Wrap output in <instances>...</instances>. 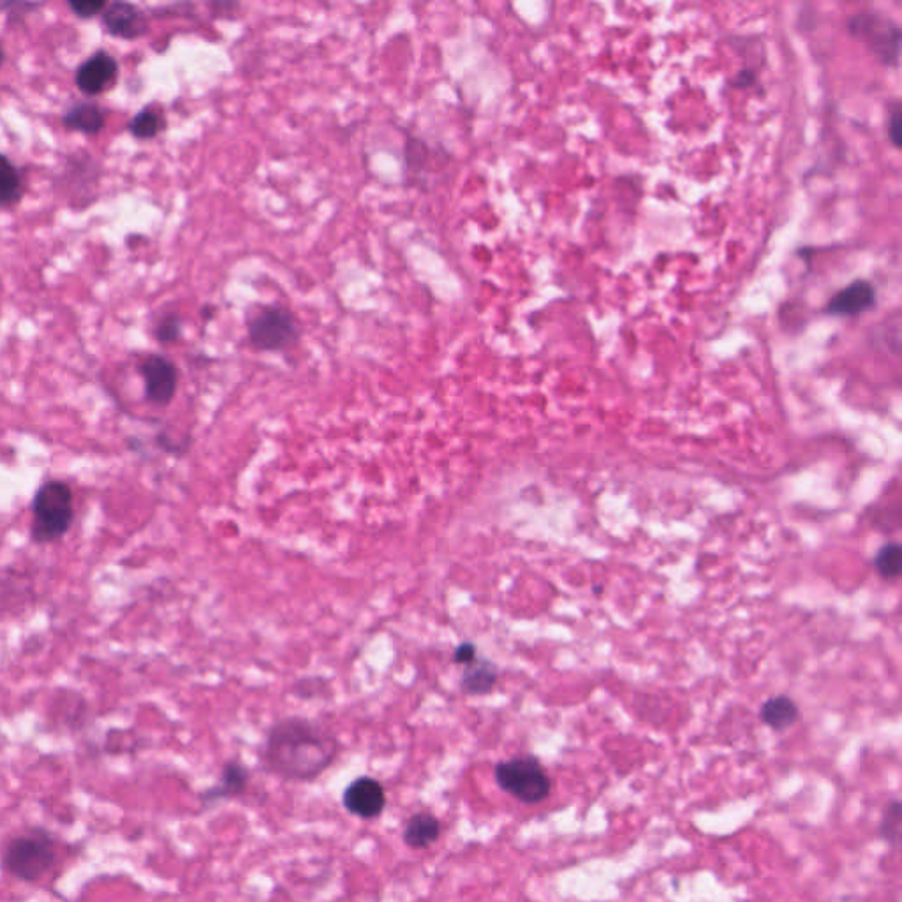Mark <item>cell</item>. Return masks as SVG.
Listing matches in <instances>:
<instances>
[{
  "label": "cell",
  "mask_w": 902,
  "mask_h": 902,
  "mask_svg": "<svg viewBox=\"0 0 902 902\" xmlns=\"http://www.w3.org/2000/svg\"><path fill=\"white\" fill-rule=\"evenodd\" d=\"M339 740L307 718H286L270 726L261 747L263 769L286 781L307 783L332 767Z\"/></svg>",
  "instance_id": "obj_1"
},
{
  "label": "cell",
  "mask_w": 902,
  "mask_h": 902,
  "mask_svg": "<svg viewBox=\"0 0 902 902\" xmlns=\"http://www.w3.org/2000/svg\"><path fill=\"white\" fill-rule=\"evenodd\" d=\"M55 862V837L41 827L9 839L0 857L2 869L25 883L41 880L55 866Z\"/></svg>",
  "instance_id": "obj_2"
},
{
  "label": "cell",
  "mask_w": 902,
  "mask_h": 902,
  "mask_svg": "<svg viewBox=\"0 0 902 902\" xmlns=\"http://www.w3.org/2000/svg\"><path fill=\"white\" fill-rule=\"evenodd\" d=\"M34 525L32 540L52 543L69 531L73 522V492L62 481H48L41 485L32 503Z\"/></svg>",
  "instance_id": "obj_3"
},
{
  "label": "cell",
  "mask_w": 902,
  "mask_h": 902,
  "mask_svg": "<svg viewBox=\"0 0 902 902\" xmlns=\"http://www.w3.org/2000/svg\"><path fill=\"white\" fill-rule=\"evenodd\" d=\"M496 783L522 804H540L550 795V777L536 756H515L496 765Z\"/></svg>",
  "instance_id": "obj_4"
},
{
  "label": "cell",
  "mask_w": 902,
  "mask_h": 902,
  "mask_svg": "<svg viewBox=\"0 0 902 902\" xmlns=\"http://www.w3.org/2000/svg\"><path fill=\"white\" fill-rule=\"evenodd\" d=\"M249 342L261 353H274L288 349L300 339V328L295 316L277 305L261 307L249 321Z\"/></svg>",
  "instance_id": "obj_5"
},
{
  "label": "cell",
  "mask_w": 902,
  "mask_h": 902,
  "mask_svg": "<svg viewBox=\"0 0 902 902\" xmlns=\"http://www.w3.org/2000/svg\"><path fill=\"white\" fill-rule=\"evenodd\" d=\"M848 30L864 41L883 64L897 66L901 53V29L890 16L864 11L851 18Z\"/></svg>",
  "instance_id": "obj_6"
},
{
  "label": "cell",
  "mask_w": 902,
  "mask_h": 902,
  "mask_svg": "<svg viewBox=\"0 0 902 902\" xmlns=\"http://www.w3.org/2000/svg\"><path fill=\"white\" fill-rule=\"evenodd\" d=\"M145 395L154 406H170L178 386V370L166 356L150 355L140 365Z\"/></svg>",
  "instance_id": "obj_7"
},
{
  "label": "cell",
  "mask_w": 902,
  "mask_h": 902,
  "mask_svg": "<svg viewBox=\"0 0 902 902\" xmlns=\"http://www.w3.org/2000/svg\"><path fill=\"white\" fill-rule=\"evenodd\" d=\"M342 806L360 820H376L385 813V788L374 777H358L342 793Z\"/></svg>",
  "instance_id": "obj_8"
},
{
  "label": "cell",
  "mask_w": 902,
  "mask_h": 902,
  "mask_svg": "<svg viewBox=\"0 0 902 902\" xmlns=\"http://www.w3.org/2000/svg\"><path fill=\"white\" fill-rule=\"evenodd\" d=\"M119 76V64L110 53L96 52L89 60L78 67L76 85L87 96H99L104 90L111 89Z\"/></svg>",
  "instance_id": "obj_9"
},
{
  "label": "cell",
  "mask_w": 902,
  "mask_h": 902,
  "mask_svg": "<svg viewBox=\"0 0 902 902\" xmlns=\"http://www.w3.org/2000/svg\"><path fill=\"white\" fill-rule=\"evenodd\" d=\"M103 23L111 36L122 39H138L148 30L145 13L127 2L108 4L103 11Z\"/></svg>",
  "instance_id": "obj_10"
},
{
  "label": "cell",
  "mask_w": 902,
  "mask_h": 902,
  "mask_svg": "<svg viewBox=\"0 0 902 902\" xmlns=\"http://www.w3.org/2000/svg\"><path fill=\"white\" fill-rule=\"evenodd\" d=\"M249 784H251V770L238 760H230L222 765L219 783L201 793V800H203V804H215L221 800L238 799L247 793Z\"/></svg>",
  "instance_id": "obj_11"
},
{
  "label": "cell",
  "mask_w": 902,
  "mask_h": 902,
  "mask_svg": "<svg viewBox=\"0 0 902 902\" xmlns=\"http://www.w3.org/2000/svg\"><path fill=\"white\" fill-rule=\"evenodd\" d=\"M874 305H876V289L873 284L869 281H855L848 288L841 289L832 296L825 311L832 316L851 318L873 309Z\"/></svg>",
  "instance_id": "obj_12"
},
{
  "label": "cell",
  "mask_w": 902,
  "mask_h": 902,
  "mask_svg": "<svg viewBox=\"0 0 902 902\" xmlns=\"http://www.w3.org/2000/svg\"><path fill=\"white\" fill-rule=\"evenodd\" d=\"M443 832V825L439 818L432 813H415L407 820L404 832H402V841L407 848L411 850H427L432 844L439 841Z\"/></svg>",
  "instance_id": "obj_13"
},
{
  "label": "cell",
  "mask_w": 902,
  "mask_h": 902,
  "mask_svg": "<svg viewBox=\"0 0 902 902\" xmlns=\"http://www.w3.org/2000/svg\"><path fill=\"white\" fill-rule=\"evenodd\" d=\"M499 672L488 659L478 658L471 665L464 666L460 677V691L466 696H487L496 688Z\"/></svg>",
  "instance_id": "obj_14"
},
{
  "label": "cell",
  "mask_w": 902,
  "mask_h": 902,
  "mask_svg": "<svg viewBox=\"0 0 902 902\" xmlns=\"http://www.w3.org/2000/svg\"><path fill=\"white\" fill-rule=\"evenodd\" d=\"M760 719L772 730L783 732L797 723L799 707L790 696H774L763 703Z\"/></svg>",
  "instance_id": "obj_15"
},
{
  "label": "cell",
  "mask_w": 902,
  "mask_h": 902,
  "mask_svg": "<svg viewBox=\"0 0 902 902\" xmlns=\"http://www.w3.org/2000/svg\"><path fill=\"white\" fill-rule=\"evenodd\" d=\"M106 117L104 111L97 104H76L67 111L64 117V126L71 131L83 134H97L104 127Z\"/></svg>",
  "instance_id": "obj_16"
},
{
  "label": "cell",
  "mask_w": 902,
  "mask_h": 902,
  "mask_svg": "<svg viewBox=\"0 0 902 902\" xmlns=\"http://www.w3.org/2000/svg\"><path fill=\"white\" fill-rule=\"evenodd\" d=\"M22 177L15 164L0 154V207H8L22 196Z\"/></svg>",
  "instance_id": "obj_17"
},
{
  "label": "cell",
  "mask_w": 902,
  "mask_h": 902,
  "mask_svg": "<svg viewBox=\"0 0 902 902\" xmlns=\"http://www.w3.org/2000/svg\"><path fill=\"white\" fill-rule=\"evenodd\" d=\"M164 129V119L163 115L156 110H141L136 117H134L133 122L129 124V131L133 134L134 138H138V140H152V138H156L157 134L161 133Z\"/></svg>",
  "instance_id": "obj_18"
},
{
  "label": "cell",
  "mask_w": 902,
  "mask_h": 902,
  "mask_svg": "<svg viewBox=\"0 0 902 902\" xmlns=\"http://www.w3.org/2000/svg\"><path fill=\"white\" fill-rule=\"evenodd\" d=\"M874 568L880 573L881 577L887 580L901 575L902 570V550L897 543H888L881 548L880 552L874 557Z\"/></svg>",
  "instance_id": "obj_19"
},
{
  "label": "cell",
  "mask_w": 902,
  "mask_h": 902,
  "mask_svg": "<svg viewBox=\"0 0 902 902\" xmlns=\"http://www.w3.org/2000/svg\"><path fill=\"white\" fill-rule=\"evenodd\" d=\"M881 836L887 839L888 843L897 844L899 834H901V804L894 800L892 804H888L883 820L880 825Z\"/></svg>",
  "instance_id": "obj_20"
},
{
  "label": "cell",
  "mask_w": 902,
  "mask_h": 902,
  "mask_svg": "<svg viewBox=\"0 0 902 902\" xmlns=\"http://www.w3.org/2000/svg\"><path fill=\"white\" fill-rule=\"evenodd\" d=\"M182 335V319L177 314H170L157 325L156 337L157 341L163 344H170L180 339Z\"/></svg>",
  "instance_id": "obj_21"
},
{
  "label": "cell",
  "mask_w": 902,
  "mask_h": 902,
  "mask_svg": "<svg viewBox=\"0 0 902 902\" xmlns=\"http://www.w3.org/2000/svg\"><path fill=\"white\" fill-rule=\"evenodd\" d=\"M106 6L108 4L104 0H71L69 2V8L73 9L74 15L87 18V20L97 15H103Z\"/></svg>",
  "instance_id": "obj_22"
},
{
  "label": "cell",
  "mask_w": 902,
  "mask_h": 902,
  "mask_svg": "<svg viewBox=\"0 0 902 902\" xmlns=\"http://www.w3.org/2000/svg\"><path fill=\"white\" fill-rule=\"evenodd\" d=\"M476 659H478V649H476V645L473 642H464V644L457 645L455 651H453V663L455 665H471Z\"/></svg>",
  "instance_id": "obj_23"
},
{
  "label": "cell",
  "mask_w": 902,
  "mask_h": 902,
  "mask_svg": "<svg viewBox=\"0 0 902 902\" xmlns=\"http://www.w3.org/2000/svg\"><path fill=\"white\" fill-rule=\"evenodd\" d=\"M888 136H890V141L894 143L895 147L901 145V108H899V104H895L894 111L890 113Z\"/></svg>",
  "instance_id": "obj_24"
},
{
  "label": "cell",
  "mask_w": 902,
  "mask_h": 902,
  "mask_svg": "<svg viewBox=\"0 0 902 902\" xmlns=\"http://www.w3.org/2000/svg\"><path fill=\"white\" fill-rule=\"evenodd\" d=\"M753 82H755V74L751 73L749 69H744V71L737 76V80H735L737 87H746V85L749 87Z\"/></svg>",
  "instance_id": "obj_25"
},
{
  "label": "cell",
  "mask_w": 902,
  "mask_h": 902,
  "mask_svg": "<svg viewBox=\"0 0 902 902\" xmlns=\"http://www.w3.org/2000/svg\"><path fill=\"white\" fill-rule=\"evenodd\" d=\"M2 60H4V50H2V46H0V64H2Z\"/></svg>",
  "instance_id": "obj_26"
}]
</instances>
